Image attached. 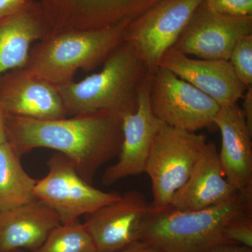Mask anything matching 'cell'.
I'll list each match as a JSON object with an SVG mask.
<instances>
[{
    "label": "cell",
    "instance_id": "cell-17",
    "mask_svg": "<svg viewBox=\"0 0 252 252\" xmlns=\"http://www.w3.org/2000/svg\"><path fill=\"white\" fill-rule=\"evenodd\" d=\"M53 31L39 1L0 19V75L26 67L32 44L42 40Z\"/></svg>",
    "mask_w": 252,
    "mask_h": 252
},
{
    "label": "cell",
    "instance_id": "cell-24",
    "mask_svg": "<svg viewBox=\"0 0 252 252\" xmlns=\"http://www.w3.org/2000/svg\"><path fill=\"white\" fill-rule=\"evenodd\" d=\"M36 0H0V19L17 14Z\"/></svg>",
    "mask_w": 252,
    "mask_h": 252
},
{
    "label": "cell",
    "instance_id": "cell-12",
    "mask_svg": "<svg viewBox=\"0 0 252 252\" xmlns=\"http://www.w3.org/2000/svg\"><path fill=\"white\" fill-rule=\"evenodd\" d=\"M0 105L12 117L38 121L67 117L57 86L25 67L0 75Z\"/></svg>",
    "mask_w": 252,
    "mask_h": 252
},
{
    "label": "cell",
    "instance_id": "cell-13",
    "mask_svg": "<svg viewBox=\"0 0 252 252\" xmlns=\"http://www.w3.org/2000/svg\"><path fill=\"white\" fill-rule=\"evenodd\" d=\"M162 0H39L56 29H98L134 19Z\"/></svg>",
    "mask_w": 252,
    "mask_h": 252
},
{
    "label": "cell",
    "instance_id": "cell-28",
    "mask_svg": "<svg viewBox=\"0 0 252 252\" xmlns=\"http://www.w3.org/2000/svg\"><path fill=\"white\" fill-rule=\"evenodd\" d=\"M6 114L0 105V144L6 142Z\"/></svg>",
    "mask_w": 252,
    "mask_h": 252
},
{
    "label": "cell",
    "instance_id": "cell-6",
    "mask_svg": "<svg viewBox=\"0 0 252 252\" xmlns=\"http://www.w3.org/2000/svg\"><path fill=\"white\" fill-rule=\"evenodd\" d=\"M47 175L37 180L34 197L47 205L59 217L61 224L79 220L122 197L117 192L94 188L78 173L65 156L54 152L47 161Z\"/></svg>",
    "mask_w": 252,
    "mask_h": 252
},
{
    "label": "cell",
    "instance_id": "cell-29",
    "mask_svg": "<svg viewBox=\"0 0 252 252\" xmlns=\"http://www.w3.org/2000/svg\"><path fill=\"white\" fill-rule=\"evenodd\" d=\"M9 252H28L26 251V250H14V251H11Z\"/></svg>",
    "mask_w": 252,
    "mask_h": 252
},
{
    "label": "cell",
    "instance_id": "cell-23",
    "mask_svg": "<svg viewBox=\"0 0 252 252\" xmlns=\"http://www.w3.org/2000/svg\"><path fill=\"white\" fill-rule=\"evenodd\" d=\"M208 9L232 16H252V0H203Z\"/></svg>",
    "mask_w": 252,
    "mask_h": 252
},
{
    "label": "cell",
    "instance_id": "cell-7",
    "mask_svg": "<svg viewBox=\"0 0 252 252\" xmlns=\"http://www.w3.org/2000/svg\"><path fill=\"white\" fill-rule=\"evenodd\" d=\"M150 99L154 114L160 122L191 132L214 124L220 109L211 97L160 67L152 74Z\"/></svg>",
    "mask_w": 252,
    "mask_h": 252
},
{
    "label": "cell",
    "instance_id": "cell-16",
    "mask_svg": "<svg viewBox=\"0 0 252 252\" xmlns=\"http://www.w3.org/2000/svg\"><path fill=\"white\" fill-rule=\"evenodd\" d=\"M238 192L225 178L216 145L208 142L189 180L176 192L170 205L183 211L203 210L224 203Z\"/></svg>",
    "mask_w": 252,
    "mask_h": 252
},
{
    "label": "cell",
    "instance_id": "cell-25",
    "mask_svg": "<svg viewBox=\"0 0 252 252\" xmlns=\"http://www.w3.org/2000/svg\"><path fill=\"white\" fill-rule=\"evenodd\" d=\"M243 112L249 129L252 132V86L248 88L243 97Z\"/></svg>",
    "mask_w": 252,
    "mask_h": 252
},
{
    "label": "cell",
    "instance_id": "cell-11",
    "mask_svg": "<svg viewBox=\"0 0 252 252\" xmlns=\"http://www.w3.org/2000/svg\"><path fill=\"white\" fill-rule=\"evenodd\" d=\"M149 205L143 193L131 190L117 201L86 215L83 223L97 252H117L139 241Z\"/></svg>",
    "mask_w": 252,
    "mask_h": 252
},
{
    "label": "cell",
    "instance_id": "cell-14",
    "mask_svg": "<svg viewBox=\"0 0 252 252\" xmlns=\"http://www.w3.org/2000/svg\"><path fill=\"white\" fill-rule=\"evenodd\" d=\"M158 67L171 71L220 107L238 103L249 88L239 80L229 61L224 60L194 59L170 49L162 56Z\"/></svg>",
    "mask_w": 252,
    "mask_h": 252
},
{
    "label": "cell",
    "instance_id": "cell-1",
    "mask_svg": "<svg viewBox=\"0 0 252 252\" xmlns=\"http://www.w3.org/2000/svg\"><path fill=\"white\" fill-rule=\"evenodd\" d=\"M6 134L20 157L33 149H52L69 158L79 175L92 184L99 168L119 155L122 119L109 112L51 121L6 115Z\"/></svg>",
    "mask_w": 252,
    "mask_h": 252
},
{
    "label": "cell",
    "instance_id": "cell-4",
    "mask_svg": "<svg viewBox=\"0 0 252 252\" xmlns=\"http://www.w3.org/2000/svg\"><path fill=\"white\" fill-rule=\"evenodd\" d=\"M130 21L98 29L53 31L32 47L25 68L56 86L71 82L79 69L89 72L103 64L125 41Z\"/></svg>",
    "mask_w": 252,
    "mask_h": 252
},
{
    "label": "cell",
    "instance_id": "cell-21",
    "mask_svg": "<svg viewBox=\"0 0 252 252\" xmlns=\"http://www.w3.org/2000/svg\"><path fill=\"white\" fill-rule=\"evenodd\" d=\"M228 61L239 80L247 87L252 86V34L239 39Z\"/></svg>",
    "mask_w": 252,
    "mask_h": 252
},
{
    "label": "cell",
    "instance_id": "cell-26",
    "mask_svg": "<svg viewBox=\"0 0 252 252\" xmlns=\"http://www.w3.org/2000/svg\"><path fill=\"white\" fill-rule=\"evenodd\" d=\"M117 252H161L142 241L135 242L130 246Z\"/></svg>",
    "mask_w": 252,
    "mask_h": 252
},
{
    "label": "cell",
    "instance_id": "cell-10",
    "mask_svg": "<svg viewBox=\"0 0 252 252\" xmlns=\"http://www.w3.org/2000/svg\"><path fill=\"white\" fill-rule=\"evenodd\" d=\"M152 77L149 73L140 86L135 110L122 117L123 141L118 160L102 176V184L107 187L145 172L154 138L164 124L156 117L151 105Z\"/></svg>",
    "mask_w": 252,
    "mask_h": 252
},
{
    "label": "cell",
    "instance_id": "cell-2",
    "mask_svg": "<svg viewBox=\"0 0 252 252\" xmlns=\"http://www.w3.org/2000/svg\"><path fill=\"white\" fill-rule=\"evenodd\" d=\"M252 211V189L239 191L224 203L200 210L183 211L169 205L150 203L139 234L144 242L161 252H211L230 244L225 225L232 219Z\"/></svg>",
    "mask_w": 252,
    "mask_h": 252
},
{
    "label": "cell",
    "instance_id": "cell-8",
    "mask_svg": "<svg viewBox=\"0 0 252 252\" xmlns=\"http://www.w3.org/2000/svg\"><path fill=\"white\" fill-rule=\"evenodd\" d=\"M203 0H162L134 19L125 41L134 48L153 74L164 54L171 49Z\"/></svg>",
    "mask_w": 252,
    "mask_h": 252
},
{
    "label": "cell",
    "instance_id": "cell-20",
    "mask_svg": "<svg viewBox=\"0 0 252 252\" xmlns=\"http://www.w3.org/2000/svg\"><path fill=\"white\" fill-rule=\"evenodd\" d=\"M32 252H97L84 223L79 220L60 224L44 243Z\"/></svg>",
    "mask_w": 252,
    "mask_h": 252
},
{
    "label": "cell",
    "instance_id": "cell-9",
    "mask_svg": "<svg viewBox=\"0 0 252 252\" xmlns=\"http://www.w3.org/2000/svg\"><path fill=\"white\" fill-rule=\"evenodd\" d=\"M250 34L252 16L219 14L202 2L171 49L200 59L228 61L239 39Z\"/></svg>",
    "mask_w": 252,
    "mask_h": 252
},
{
    "label": "cell",
    "instance_id": "cell-22",
    "mask_svg": "<svg viewBox=\"0 0 252 252\" xmlns=\"http://www.w3.org/2000/svg\"><path fill=\"white\" fill-rule=\"evenodd\" d=\"M224 234L228 243L252 248V211L232 219L225 225Z\"/></svg>",
    "mask_w": 252,
    "mask_h": 252
},
{
    "label": "cell",
    "instance_id": "cell-3",
    "mask_svg": "<svg viewBox=\"0 0 252 252\" xmlns=\"http://www.w3.org/2000/svg\"><path fill=\"white\" fill-rule=\"evenodd\" d=\"M103 64L100 72L79 82L56 86L67 117L97 112L122 117L135 110L140 86L150 73L145 63L124 41Z\"/></svg>",
    "mask_w": 252,
    "mask_h": 252
},
{
    "label": "cell",
    "instance_id": "cell-18",
    "mask_svg": "<svg viewBox=\"0 0 252 252\" xmlns=\"http://www.w3.org/2000/svg\"><path fill=\"white\" fill-rule=\"evenodd\" d=\"M60 224L57 214L36 198L0 211V252L34 251Z\"/></svg>",
    "mask_w": 252,
    "mask_h": 252
},
{
    "label": "cell",
    "instance_id": "cell-19",
    "mask_svg": "<svg viewBox=\"0 0 252 252\" xmlns=\"http://www.w3.org/2000/svg\"><path fill=\"white\" fill-rule=\"evenodd\" d=\"M37 180L28 175L9 142L0 144V211L11 210L35 199Z\"/></svg>",
    "mask_w": 252,
    "mask_h": 252
},
{
    "label": "cell",
    "instance_id": "cell-15",
    "mask_svg": "<svg viewBox=\"0 0 252 252\" xmlns=\"http://www.w3.org/2000/svg\"><path fill=\"white\" fill-rule=\"evenodd\" d=\"M214 124L221 135L219 157L225 178L238 191L252 189V132L241 107H220Z\"/></svg>",
    "mask_w": 252,
    "mask_h": 252
},
{
    "label": "cell",
    "instance_id": "cell-5",
    "mask_svg": "<svg viewBox=\"0 0 252 252\" xmlns=\"http://www.w3.org/2000/svg\"><path fill=\"white\" fill-rule=\"evenodd\" d=\"M206 136L163 124L154 138L145 173L152 181V205H169L185 185L206 147Z\"/></svg>",
    "mask_w": 252,
    "mask_h": 252
},
{
    "label": "cell",
    "instance_id": "cell-27",
    "mask_svg": "<svg viewBox=\"0 0 252 252\" xmlns=\"http://www.w3.org/2000/svg\"><path fill=\"white\" fill-rule=\"evenodd\" d=\"M211 252H252V248L236 244H227L215 249Z\"/></svg>",
    "mask_w": 252,
    "mask_h": 252
}]
</instances>
